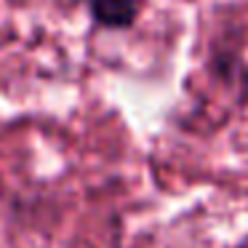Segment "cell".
Segmentation results:
<instances>
[{
    "instance_id": "cell-1",
    "label": "cell",
    "mask_w": 248,
    "mask_h": 248,
    "mask_svg": "<svg viewBox=\"0 0 248 248\" xmlns=\"http://www.w3.org/2000/svg\"><path fill=\"white\" fill-rule=\"evenodd\" d=\"M88 8L93 22L112 30L131 27L136 19V0H88Z\"/></svg>"
}]
</instances>
